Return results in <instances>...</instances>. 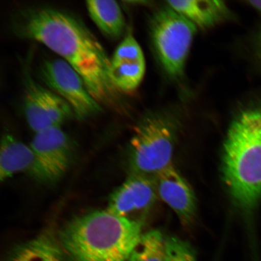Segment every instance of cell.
<instances>
[{"label": "cell", "mask_w": 261, "mask_h": 261, "mask_svg": "<svg viewBox=\"0 0 261 261\" xmlns=\"http://www.w3.org/2000/svg\"><path fill=\"white\" fill-rule=\"evenodd\" d=\"M18 37L40 42L70 64L100 104L116 102L112 60L95 36L76 16L48 6L20 10L12 22Z\"/></svg>", "instance_id": "obj_1"}, {"label": "cell", "mask_w": 261, "mask_h": 261, "mask_svg": "<svg viewBox=\"0 0 261 261\" xmlns=\"http://www.w3.org/2000/svg\"><path fill=\"white\" fill-rule=\"evenodd\" d=\"M142 234L140 221L106 210L74 218L58 240L69 261H128Z\"/></svg>", "instance_id": "obj_2"}, {"label": "cell", "mask_w": 261, "mask_h": 261, "mask_svg": "<svg viewBox=\"0 0 261 261\" xmlns=\"http://www.w3.org/2000/svg\"><path fill=\"white\" fill-rule=\"evenodd\" d=\"M223 174L236 203L250 213L261 200V104L241 113L224 143Z\"/></svg>", "instance_id": "obj_3"}, {"label": "cell", "mask_w": 261, "mask_h": 261, "mask_svg": "<svg viewBox=\"0 0 261 261\" xmlns=\"http://www.w3.org/2000/svg\"><path fill=\"white\" fill-rule=\"evenodd\" d=\"M175 128L172 120L152 114L137 125L130 139V165L135 174L151 177L172 165Z\"/></svg>", "instance_id": "obj_4"}, {"label": "cell", "mask_w": 261, "mask_h": 261, "mask_svg": "<svg viewBox=\"0 0 261 261\" xmlns=\"http://www.w3.org/2000/svg\"><path fill=\"white\" fill-rule=\"evenodd\" d=\"M150 27L163 68L173 77L182 76L197 27L169 6L155 13Z\"/></svg>", "instance_id": "obj_5"}, {"label": "cell", "mask_w": 261, "mask_h": 261, "mask_svg": "<svg viewBox=\"0 0 261 261\" xmlns=\"http://www.w3.org/2000/svg\"><path fill=\"white\" fill-rule=\"evenodd\" d=\"M38 73L49 89L71 107L76 118L87 119L102 110L80 74L63 59L44 60Z\"/></svg>", "instance_id": "obj_6"}, {"label": "cell", "mask_w": 261, "mask_h": 261, "mask_svg": "<svg viewBox=\"0 0 261 261\" xmlns=\"http://www.w3.org/2000/svg\"><path fill=\"white\" fill-rule=\"evenodd\" d=\"M30 146L35 158L33 177L51 184L63 177L69 165L71 144L69 137L61 127L36 133Z\"/></svg>", "instance_id": "obj_7"}, {"label": "cell", "mask_w": 261, "mask_h": 261, "mask_svg": "<svg viewBox=\"0 0 261 261\" xmlns=\"http://www.w3.org/2000/svg\"><path fill=\"white\" fill-rule=\"evenodd\" d=\"M24 76V113L26 122L35 133L61 127L67 120L74 117L67 102L53 91L32 79L29 71Z\"/></svg>", "instance_id": "obj_8"}, {"label": "cell", "mask_w": 261, "mask_h": 261, "mask_svg": "<svg viewBox=\"0 0 261 261\" xmlns=\"http://www.w3.org/2000/svg\"><path fill=\"white\" fill-rule=\"evenodd\" d=\"M156 194L154 181L134 173L111 195L107 210L129 218L130 214L149 210L154 203Z\"/></svg>", "instance_id": "obj_9"}, {"label": "cell", "mask_w": 261, "mask_h": 261, "mask_svg": "<svg viewBox=\"0 0 261 261\" xmlns=\"http://www.w3.org/2000/svg\"><path fill=\"white\" fill-rule=\"evenodd\" d=\"M156 193L168 204L185 226L192 222L196 214L193 190L172 165L155 176Z\"/></svg>", "instance_id": "obj_10"}, {"label": "cell", "mask_w": 261, "mask_h": 261, "mask_svg": "<svg viewBox=\"0 0 261 261\" xmlns=\"http://www.w3.org/2000/svg\"><path fill=\"white\" fill-rule=\"evenodd\" d=\"M35 164L34 151L15 137L5 134L1 143L0 153V179L7 180L18 173L32 175Z\"/></svg>", "instance_id": "obj_11"}, {"label": "cell", "mask_w": 261, "mask_h": 261, "mask_svg": "<svg viewBox=\"0 0 261 261\" xmlns=\"http://www.w3.org/2000/svg\"><path fill=\"white\" fill-rule=\"evenodd\" d=\"M167 3L169 7L200 28L212 27L223 21L228 14L227 6L222 1L184 0Z\"/></svg>", "instance_id": "obj_12"}, {"label": "cell", "mask_w": 261, "mask_h": 261, "mask_svg": "<svg viewBox=\"0 0 261 261\" xmlns=\"http://www.w3.org/2000/svg\"><path fill=\"white\" fill-rule=\"evenodd\" d=\"M65 259L59 240L45 233L15 247L7 261H64Z\"/></svg>", "instance_id": "obj_13"}, {"label": "cell", "mask_w": 261, "mask_h": 261, "mask_svg": "<svg viewBox=\"0 0 261 261\" xmlns=\"http://www.w3.org/2000/svg\"><path fill=\"white\" fill-rule=\"evenodd\" d=\"M89 15L99 30L112 39L119 38L125 28V21L120 6L113 0L86 2Z\"/></svg>", "instance_id": "obj_14"}, {"label": "cell", "mask_w": 261, "mask_h": 261, "mask_svg": "<svg viewBox=\"0 0 261 261\" xmlns=\"http://www.w3.org/2000/svg\"><path fill=\"white\" fill-rule=\"evenodd\" d=\"M145 71V60L112 63L111 80L117 90L130 92L142 83Z\"/></svg>", "instance_id": "obj_15"}, {"label": "cell", "mask_w": 261, "mask_h": 261, "mask_svg": "<svg viewBox=\"0 0 261 261\" xmlns=\"http://www.w3.org/2000/svg\"><path fill=\"white\" fill-rule=\"evenodd\" d=\"M166 241L159 230L143 234L128 261H166Z\"/></svg>", "instance_id": "obj_16"}, {"label": "cell", "mask_w": 261, "mask_h": 261, "mask_svg": "<svg viewBox=\"0 0 261 261\" xmlns=\"http://www.w3.org/2000/svg\"><path fill=\"white\" fill-rule=\"evenodd\" d=\"M111 60L112 63L145 60L142 49L132 33H128L123 38Z\"/></svg>", "instance_id": "obj_17"}, {"label": "cell", "mask_w": 261, "mask_h": 261, "mask_svg": "<svg viewBox=\"0 0 261 261\" xmlns=\"http://www.w3.org/2000/svg\"><path fill=\"white\" fill-rule=\"evenodd\" d=\"M166 261H197L193 248L178 238L170 237L166 241Z\"/></svg>", "instance_id": "obj_18"}, {"label": "cell", "mask_w": 261, "mask_h": 261, "mask_svg": "<svg viewBox=\"0 0 261 261\" xmlns=\"http://www.w3.org/2000/svg\"><path fill=\"white\" fill-rule=\"evenodd\" d=\"M247 3H249V5L252 6V8L261 12V1L250 0V1H248Z\"/></svg>", "instance_id": "obj_19"}, {"label": "cell", "mask_w": 261, "mask_h": 261, "mask_svg": "<svg viewBox=\"0 0 261 261\" xmlns=\"http://www.w3.org/2000/svg\"><path fill=\"white\" fill-rule=\"evenodd\" d=\"M257 48L261 58V31L257 38Z\"/></svg>", "instance_id": "obj_20"}]
</instances>
